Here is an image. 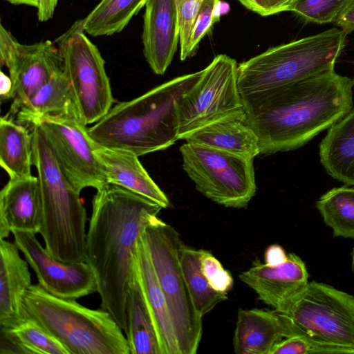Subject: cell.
Instances as JSON below:
<instances>
[{
    "label": "cell",
    "mask_w": 354,
    "mask_h": 354,
    "mask_svg": "<svg viewBox=\"0 0 354 354\" xmlns=\"http://www.w3.org/2000/svg\"><path fill=\"white\" fill-rule=\"evenodd\" d=\"M333 24L342 29L346 35L354 31V0L350 1Z\"/></svg>",
    "instance_id": "obj_37"
},
{
    "label": "cell",
    "mask_w": 354,
    "mask_h": 354,
    "mask_svg": "<svg viewBox=\"0 0 354 354\" xmlns=\"http://www.w3.org/2000/svg\"><path fill=\"white\" fill-rule=\"evenodd\" d=\"M55 43L79 117L86 125L94 124L109 112L114 102L104 60L84 34L83 19L75 21Z\"/></svg>",
    "instance_id": "obj_10"
},
{
    "label": "cell",
    "mask_w": 354,
    "mask_h": 354,
    "mask_svg": "<svg viewBox=\"0 0 354 354\" xmlns=\"http://www.w3.org/2000/svg\"><path fill=\"white\" fill-rule=\"evenodd\" d=\"M42 203L37 177L10 179L0 192V239L12 231L39 233Z\"/></svg>",
    "instance_id": "obj_17"
},
{
    "label": "cell",
    "mask_w": 354,
    "mask_h": 354,
    "mask_svg": "<svg viewBox=\"0 0 354 354\" xmlns=\"http://www.w3.org/2000/svg\"><path fill=\"white\" fill-rule=\"evenodd\" d=\"M147 0H101L83 19L85 32L93 37L122 31L145 6Z\"/></svg>",
    "instance_id": "obj_28"
},
{
    "label": "cell",
    "mask_w": 354,
    "mask_h": 354,
    "mask_svg": "<svg viewBox=\"0 0 354 354\" xmlns=\"http://www.w3.org/2000/svg\"><path fill=\"white\" fill-rule=\"evenodd\" d=\"M180 151L183 170L200 193L226 207H247L257 189L254 158L190 142Z\"/></svg>",
    "instance_id": "obj_8"
},
{
    "label": "cell",
    "mask_w": 354,
    "mask_h": 354,
    "mask_svg": "<svg viewBox=\"0 0 354 354\" xmlns=\"http://www.w3.org/2000/svg\"><path fill=\"white\" fill-rule=\"evenodd\" d=\"M36 124L43 131L60 169L77 192L80 193L86 187L97 189L107 183L97 145L80 118L48 117L33 125Z\"/></svg>",
    "instance_id": "obj_12"
},
{
    "label": "cell",
    "mask_w": 354,
    "mask_h": 354,
    "mask_svg": "<svg viewBox=\"0 0 354 354\" xmlns=\"http://www.w3.org/2000/svg\"><path fill=\"white\" fill-rule=\"evenodd\" d=\"M32 133L8 115L0 119V165L10 179L31 176Z\"/></svg>",
    "instance_id": "obj_26"
},
{
    "label": "cell",
    "mask_w": 354,
    "mask_h": 354,
    "mask_svg": "<svg viewBox=\"0 0 354 354\" xmlns=\"http://www.w3.org/2000/svg\"><path fill=\"white\" fill-rule=\"evenodd\" d=\"M125 334L130 354H163L155 322L144 295L136 265L127 296Z\"/></svg>",
    "instance_id": "obj_23"
},
{
    "label": "cell",
    "mask_w": 354,
    "mask_h": 354,
    "mask_svg": "<svg viewBox=\"0 0 354 354\" xmlns=\"http://www.w3.org/2000/svg\"><path fill=\"white\" fill-rule=\"evenodd\" d=\"M351 0H297L290 9L306 24L333 23Z\"/></svg>",
    "instance_id": "obj_32"
},
{
    "label": "cell",
    "mask_w": 354,
    "mask_h": 354,
    "mask_svg": "<svg viewBox=\"0 0 354 354\" xmlns=\"http://www.w3.org/2000/svg\"><path fill=\"white\" fill-rule=\"evenodd\" d=\"M351 257H352V263H351L352 270L354 272V247L351 252Z\"/></svg>",
    "instance_id": "obj_43"
},
{
    "label": "cell",
    "mask_w": 354,
    "mask_h": 354,
    "mask_svg": "<svg viewBox=\"0 0 354 354\" xmlns=\"http://www.w3.org/2000/svg\"><path fill=\"white\" fill-rule=\"evenodd\" d=\"M290 336L288 324L277 311L239 309L233 337L236 354H270L275 344Z\"/></svg>",
    "instance_id": "obj_19"
},
{
    "label": "cell",
    "mask_w": 354,
    "mask_h": 354,
    "mask_svg": "<svg viewBox=\"0 0 354 354\" xmlns=\"http://www.w3.org/2000/svg\"><path fill=\"white\" fill-rule=\"evenodd\" d=\"M0 95L2 100L12 99L13 84L10 76L1 72Z\"/></svg>",
    "instance_id": "obj_40"
},
{
    "label": "cell",
    "mask_w": 354,
    "mask_h": 354,
    "mask_svg": "<svg viewBox=\"0 0 354 354\" xmlns=\"http://www.w3.org/2000/svg\"><path fill=\"white\" fill-rule=\"evenodd\" d=\"M185 140L252 158L260 154L259 138L245 109L199 129Z\"/></svg>",
    "instance_id": "obj_21"
},
{
    "label": "cell",
    "mask_w": 354,
    "mask_h": 354,
    "mask_svg": "<svg viewBox=\"0 0 354 354\" xmlns=\"http://www.w3.org/2000/svg\"><path fill=\"white\" fill-rule=\"evenodd\" d=\"M202 71L166 82L131 100L118 103L88 131L96 145L137 156L164 150L178 140L177 102Z\"/></svg>",
    "instance_id": "obj_3"
},
{
    "label": "cell",
    "mask_w": 354,
    "mask_h": 354,
    "mask_svg": "<svg viewBox=\"0 0 354 354\" xmlns=\"http://www.w3.org/2000/svg\"><path fill=\"white\" fill-rule=\"evenodd\" d=\"M11 4L16 5V6H20V5H24V6H28L31 7H35L37 8L39 0H4Z\"/></svg>",
    "instance_id": "obj_42"
},
{
    "label": "cell",
    "mask_w": 354,
    "mask_h": 354,
    "mask_svg": "<svg viewBox=\"0 0 354 354\" xmlns=\"http://www.w3.org/2000/svg\"><path fill=\"white\" fill-rule=\"evenodd\" d=\"M32 164L37 173L42 224L39 234L47 251L66 263L86 261V211L80 194L60 169L38 125L31 127Z\"/></svg>",
    "instance_id": "obj_4"
},
{
    "label": "cell",
    "mask_w": 354,
    "mask_h": 354,
    "mask_svg": "<svg viewBox=\"0 0 354 354\" xmlns=\"http://www.w3.org/2000/svg\"><path fill=\"white\" fill-rule=\"evenodd\" d=\"M230 10V5L219 0L214 6L213 11V20L214 24L220 21L221 17L229 12Z\"/></svg>",
    "instance_id": "obj_41"
},
{
    "label": "cell",
    "mask_w": 354,
    "mask_h": 354,
    "mask_svg": "<svg viewBox=\"0 0 354 354\" xmlns=\"http://www.w3.org/2000/svg\"><path fill=\"white\" fill-rule=\"evenodd\" d=\"M0 62L8 68L13 84L8 115H16L55 73L63 69V59L56 44L50 40L21 44L2 24Z\"/></svg>",
    "instance_id": "obj_13"
},
{
    "label": "cell",
    "mask_w": 354,
    "mask_h": 354,
    "mask_svg": "<svg viewBox=\"0 0 354 354\" xmlns=\"http://www.w3.org/2000/svg\"><path fill=\"white\" fill-rule=\"evenodd\" d=\"M201 268L210 286L216 291L227 293L233 286L231 274L209 251L201 249Z\"/></svg>",
    "instance_id": "obj_34"
},
{
    "label": "cell",
    "mask_w": 354,
    "mask_h": 354,
    "mask_svg": "<svg viewBox=\"0 0 354 354\" xmlns=\"http://www.w3.org/2000/svg\"><path fill=\"white\" fill-rule=\"evenodd\" d=\"M15 243L34 270L38 284L57 297L77 299L97 292L95 274L86 261L66 263L53 257L36 234L12 231Z\"/></svg>",
    "instance_id": "obj_14"
},
{
    "label": "cell",
    "mask_w": 354,
    "mask_h": 354,
    "mask_svg": "<svg viewBox=\"0 0 354 354\" xmlns=\"http://www.w3.org/2000/svg\"><path fill=\"white\" fill-rule=\"evenodd\" d=\"M279 313L288 324L289 337L304 335L354 348V296L350 294L324 283L308 282Z\"/></svg>",
    "instance_id": "obj_9"
},
{
    "label": "cell",
    "mask_w": 354,
    "mask_h": 354,
    "mask_svg": "<svg viewBox=\"0 0 354 354\" xmlns=\"http://www.w3.org/2000/svg\"><path fill=\"white\" fill-rule=\"evenodd\" d=\"M346 33L330 28L270 48L238 64L241 96L296 82L334 69Z\"/></svg>",
    "instance_id": "obj_6"
},
{
    "label": "cell",
    "mask_w": 354,
    "mask_h": 354,
    "mask_svg": "<svg viewBox=\"0 0 354 354\" xmlns=\"http://www.w3.org/2000/svg\"><path fill=\"white\" fill-rule=\"evenodd\" d=\"M248 9L261 15L269 16L290 11L297 0H238Z\"/></svg>",
    "instance_id": "obj_36"
},
{
    "label": "cell",
    "mask_w": 354,
    "mask_h": 354,
    "mask_svg": "<svg viewBox=\"0 0 354 354\" xmlns=\"http://www.w3.org/2000/svg\"><path fill=\"white\" fill-rule=\"evenodd\" d=\"M136 265L144 295L155 322L163 354H180L167 301L142 235L137 246Z\"/></svg>",
    "instance_id": "obj_22"
},
{
    "label": "cell",
    "mask_w": 354,
    "mask_h": 354,
    "mask_svg": "<svg viewBox=\"0 0 354 354\" xmlns=\"http://www.w3.org/2000/svg\"><path fill=\"white\" fill-rule=\"evenodd\" d=\"M16 115L17 122L31 127L44 118H80L73 93L63 69L55 73Z\"/></svg>",
    "instance_id": "obj_24"
},
{
    "label": "cell",
    "mask_w": 354,
    "mask_h": 354,
    "mask_svg": "<svg viewBox=\"0 0 354 354\" xmlns=\"http://www.w3.org/2000/svg\"><path fill=\"white\" fill-rule=\"evenodd\" d=\"M59 0H39L37 8V18L41 22L51 19L55 13Z\"/></svg>",
    "instance_id": "obj_39"
},
{
    "label": "cell",
    "mask_w": 354,
    "mask_h": 354,
    "mask_svg": "<svg viewBox=\"0 0 354 354\" xmlns=\"http://www.w3.org/2000/svg\"><path fill=\"white\" fill-rule=\"evenodd\" d=\"M142 40L145 58L153 72L163 75L176 52L179 22L174 0H147Z\"/></svg>",
    "instance_id": "obj_16"
},
{
    "label": "cell",
    "mask_w": 354,
    "mask_h": 354,
    "mask_svg": "<svg viewBox=\"0 0 354 354\" xmlns=\"http://www.w3.org/2000/svg\"><path fill=\"white\" fill-rule=\"evenodd\" d=\"M26 317L34 319L70 354H130L127 338L111 313L50 295L32 284L24 299Z\"/></svg>",
    "instance_id": "obj_5"
},
{
    "label": "cell",
    "mask_w": 354,
    "mask_h": 354,
    "mask_svg": "<svg viewBox=\"0 0 354 354\" xmlns=\"http://www.w3.org/2000/svg\"><path fill=\"white\" fill-rule=\"evenodd\" d=\"M237 67L235 59L221 54L202 70L198 81L177 102L178 140L245 109L238 88Z\"/></svg>",
    "instance_id": "obj_11"
},
{
    "label": "cell",
    "mask_w": 354,
    "mask_h": 354,
    "mask_svg": "<svg viewBox=\"0 0 354 354\" xmlns=\"http://www.w3.org/2000/svg\"><path fill=\"white\" fill-rule=\"evenodd\" d=\"M201 249L182 243L180 249L182 272L194 307L203 317L228 297L227 293L216 291L209 284L201 268Z\"/></svg>",
    "instance_id": "obj_27"
},
{
    "label": "cell",
    "mask_w": 354,
    "mask_h": 354,
    "mask_svg": "<svg viewBox=\"0 0 354 354\" xmlns=\"http://www.w3.org/2000/svg\"><path fill=\"white\" fill-rule=\"evenodd\" d=\"M219 0H203L193 25L189 44V55L192 56L201 40L214 25L213 11Z\"/></svg>",
    "instance_id": "obj_35"
},
{
    "label": "cell",
    "mask_w": 354,
    "mask_h": 354,
    "mask_svg": "<svg viewBox=\"0 0 354 354\" xmlns=\"http://www.w3.org/2000/svg\"><path fill=\"white\" fill-rule=\"evenodd\" d=\"M96 190L86 232V262L95 277L101 308L126 334L127 296L138 243L162 207L111 183Z\"/></svg>",
    "instance_id": "obj_2"
},
{
    "label": "cell",
    "mask_w": 354,
    "mask_h": 354,
    "mask_svg": "<svg viewBox=\"0 0 354 354\" xmlns=\"http://www.w3.org/2000/svg\"><path fill=\"white\" fill-rule=\"evenodd\" d=\"M22 353L70 354L68 349L34 319L26 317L10 328H1Z\"/></svg>",
    "instance_id": "obj_30"
},
{
    "label": "cell",
    "mask_w": 354,
    "mask_h": 354,
    "mask_svg": "<svg viewBox=\"0 0 354 354\" xmlns=\"http://www.w3.org/2000/svg\"><path fill=\"white\" fill-rule=\"evenodd\" d=\"M354 81L331 69L241 96L261 155L298 149L354 110Z\"/></svg>",
    "instance_id": "obj_1"
},
{
    "label": "cell",
    "mask_w": 354,
    "mask_h": 354,
    "mask_svg": "<svg viewBox=\"0 0 354 354\" xmlns=\"http://www.w3.org/2000/svg\"><path fill=\"white\" fill-rule=\"evenodd\" d=\"M0 240V326L8 328L26 317L24 299L32 283L28 263L18 247Z\"/></svg>",
    "instance_id": "obj_18"
},
{
    "label": "cell",
    "mask_w": 354,
    "mask_h": 354,
    "mask_svg": "<svg viewBox=\"0 0 354 354\" xmlns=\"http://www.w3.org/2000/svg\"><path fill=\"white\" fill-rule=\"evenodd\" d=\"M176 4L180 32V57L182 61L190 57L189 44L196 15L203 0H174Z\"/></svg>",
    "instance_id": "obj_33"
},
{
    "label": "cell",
    "mask_w": 354,
    "mask_h": 354,
    "mask_svg": "<svg viewBox=\"0 0 354 354\" xmlns=\"http://www.w3.org/2000/svg\"><path fill=\"white\" fill-rule=\"evenodd\" d=\"M270 354H354V348L296 335L278 342Z\"/></svg>",
    "instance_id": "obj_31"
},
{
    "label": "cell",
    "mask_w": 354,
    "mask_h": 354,
    "mask_svg": "<svg viewBox=\"0 0 354 354\" xmlns=\"http://www.w3.org/2000/svg\"><path fill=\"white\" fill-rule=\"evenodd\" d=\"M239 277L260 300L279 313L308 283L306 265L294 253L288 254L286 261L277 266H270L257 259Z\"/></svg>",
    "instance_id": "obj_15"
},
{
    "label": "cell",
    "mask_w": 354,
    "mask_h": 354,
    "mask_svg": "<svg viewBox=\"0 0 354 354\" xmlns=\"http://www.w3.org/2000/svg\"><path fill=\"white\" fill-rule=\"evenodd\" d=\"M319 155L331 177L354 185V110L328 129L320 142Z\"/></svg>",
    "instance_id": "obj_25"
},
{
    "label": "cell",
    "mask_w": 354,
    "mask_h": 354,
    "mask_svg": "<svg viewBox=\"0 0 354 354\" xmlns=\"http://www.w3.org/2000/svg\"><path fill=\"white\" fill-rule=\"evenodd\" d=\"M315 206L334 236L354 239V187H334L322 195Z\"/></svg>",
    "instance_id": "obj_29"
},
{
    "label": "cell",
    "mask_w": 354,
    "mask_h": 354,
    "mask_svg": "<svg viewBox=\"0 0 354 354\" xmlns=\"http://www.w3.org/2000/svg\"><path fill=\"white\" fill-rule=\"evenodd\" d=\"M96 151L103 165L107 183L138 194L162 208L169 206L168 198L150 177L139 161L138 156L97 145Z\"/></svg>",
    "instance_id": "obj_20"
},
{
    "label": "cell",
    "mask_w": 354,
    "mask_h": 354,
    "mask_svg": "<svg viewBox=\"0 0 354 354\" xmlns=\"http://www.w3.org/2000/svg\"><path fill=\"white\" fill-rule=\"evenodd\" d=\"M285 250L278 244L267 248L264 254L265 263L270 266H277L285 263L288 259Z\"/></svg>",
    "instance_id": "obj_38"
},
{
    "label": "cell",
    "mask_w": 354,
    "mask_h": 354,
    "mask_svg": "<svg viewBox=\"0 0 354 354\" xmlns=\"http://www.w3.org/2000/svg\"><path fill=\"white\" fill-rule=\"evenodd\" d=\"M142 237L167 301L180 354H195L202 337L203 317L194 307L182 272L179 234L157 218L146 227Z\"/></svg>",
    "instance_id": "obj_7"
}]
</instances>
